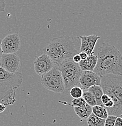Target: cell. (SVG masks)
Instances as JSON below:
<instances>
[{"label": "cell", "mask_w": 122, "mask_h": 126, "mask_svg": "<svg viewBox=\"0 0 122 126\" xmlns=\"http://www.w3.org/2000/svg\"><path fill=\"white\" fill-rule=\"evenodd\" d=\"M70 96L74 99V98H78L82 97L83 94V90L80 87L75 86L73 87L70 89L69 92Z\"/></svg>", "instance_id": "obj_19"}, {"label": "cell", "mask_w": 122, "mask_h": 126, "mask_svg": "<svg viewBox=\"0 0 122 126\" xmlns=\"http://www.w3.org/2000/svg\"><path fill=\"white\" fill-rule=\"evenodd\" d=\"M20 38L17 33L7 35L1 40L2 53H16L20 48Z\"/></svg>", "instance_id": "obj_8"}, {"label": "cell", "mask_w": 122, "mask_h": 126, "mask_svg": "<svg viewBox=\"0 0 122 126\" xmlns=\"http://www.w3.org/2000/svg\"><path fill=\"white\" fill-rule=\"evenodd\" d=\"M41 82L45 89L57 94H61L65 90L61 72L57 65L49 72L41 76Z\"/></svg>", "instance_id": "obj_5"}, {"label": "cell", "mask_w": 122, "mask_h": 126, "mask_svg": "<svg viewBox=\"0 0 122 126\" xmlns=\"http://www.w3.org/2000/svg\"><path fill=\"white\" fill-rule=\"evenodd\" d=\"M88 90L89 92L92 94L96 100L97 104V105H103L101 101V98L103 95V91L101 86H93L89 88Z\"/></svg>", "instance_id": "obj_15"}, {"label": "cell", "mask_w": 122, "mask_h": 126, "mask_svg": "<svg viewBox=\"0 0 122 126\" xmlns=\"http://www.w3.org/2000/svg\"><path fill=\"white\" fill-rule=\"evenodd\" d=\"M23 76L21 73H11L0 67V84L10 89H15L21 85Z\"/></svg>", "instance_id": "obj_6"}, {"label": "cell", "mask_w": 122, "mask_h": 126, "mask_svg": "<svg viewBox=\"0 0 122 126\" xmlns=\"http://www.w3.org/2000/svg\"><path fill=\"white\" fill-rule=\"evenodd\" d=\"M93 72L100 76L122 75V55L114 46L102 43L98 48L97 63Z\"/></svg>", "instance_id": "obj_2"}, {"label": "cell", "mask_w": 122, "mask_h": 126, "mask_svg": "<svg viewBox=\"0 0 122 126\" xmlns=\"http://www.w3.org/2000/svg\"><path fill=\"white\" fill-rule=\"evenodd\" d=\"M6 2L4 0H0V12H2L5 10Z\"/></svg>", "instance_id": "obj_23"}, {"label": "cell", "mask_w": 122, "mask_h": 126, "mask_svg": "<svg viewBox=\"0 0 122 126\" xmlns=\"http://www.w3.org/2000/svg\"><path fill=\"white\" fill-rule=\"evenodd\" d=\"M114 126H122V118L120 116H117L115 119Z\"/></svg>", "instance_id": "obj_24"}, {"label": "cell", "mask_w": 122, "mask_h": 126, "mask_svg": "<svg viewBox=\"0 0 122 126\" xmlns=\"http://www.w3.org/2000/svg\"><path fill=\"white\" fill-rule=\"evenodd\" d=\"M86 102L82 97L78 98H74L72 101V107H82L86 104Z\"/></svg>", "instance_id": "obj_20"}, {"label": "cell", "mask_w": 122, "mask_h": 126, "mask_svg": "<svg viewBox=\"0 0 122 126\" xmlns=\"http://www.w3.org/2000/svg\"><path fill=\"white\" fill-rule=\"evenodd\" d=\"M92 113L97 117L104 119L108 116L107 109L103 105H96L92 107Z\"/></svg>", "instance_id": "obj_16"}, {"label": "cell", "mask_w": 122, "mask_h": 126, "mask_svg": "<svg viewBox=\"0 0 122 126\" xmlns=\"http://www.w3.org/2000/svg\"><path fill=\"white\" fill-rule=\"evenodd\" d=\"M100 86L103 93L114 102L113 107L107 109L108 115L120 116L122 114V75L108 74L103 76Z\"/></svg>", "instance_id": "obj_3"}, {"label": "cell", "mask_w": 122, "mask_h": 126, "mask_svg": "<svg viewBox=\"0 0 122 126\" xmlns=\"http://www.w3.org/2000/svg\"><path fill=\"white\" fill-rule=\"evenodd\" d=\"M58 67L61 72L65 89L70 90L75 86L81 87L79 79L83 71L78 64L73 62L72 59H68L60 63Z\"/></svg>", "instance_id": "obj_4"}, {"label": "cell", "mask_w": 122, "mask_h": 126, "mask_svg": "<svg viewBox=\"0 0 122 126\" xmlns=\"http://www.w3.org/2000/svg\"><path fill=\"white\" fill-rule=\"evenodd\" d=\"M86 121L88 126H104L105 119L98 118L92 113Z\"/></svg>", "instance_id": "obj_17"}, {"label": "cell", "mask_w": 122, "mask_h": 126, "mask_svg": "<svg viewBox=\"0 0 122 126\" xmlns=\"http://www.w3.org/2000/svg\"><path fill=\"white\" fill-rule=\"evenodd\" d=\"M97 63V56L92 54L88 55L85 60H81L78 63L80 68L82 71L87 70L93 72Z\"/></svg>", "instance_id": "obj_12"}, {"label": "cell", "mask_w": 122, "mask_h": 126, "mask_svg": "<svg viewBox=\"0 0 122 126\" xmlns=\"http://www.w3.org/2000/svg\"><path fill=\"white\" fill-rule=\"evenodd\" d=\"M20 59L16 53H2L0 67L11 73H16L20 68Z\"/></svg>", "instance_id": "obj_7"}, {"label": "cell", "mask_w": 122, "mask_h": 126, "mask_svg": "<svg viewBox=\"0 0 122 126\" xmlns=\"http://www.w3.org/2000/svg\"><path fill=\"white\" fill-rule=\"evenodd\" d=\"M111 99V98L108 95H107L106 94H103V95H102V98H101V101H102V104L104 106L105 105L107 102H108Z\"/></svg>", "instance_id": "obj_22"}, {"label": "cell", "mask_w": 122, "mask_h": 126, "mask_svg": "<svg viewBox=\"0 0 122 126\" xmlns=\"http://www.w3.org/2000/svg\"><path fill=\"white\" fill-rule=\"evenodd\" d=\"M72 60H73V62H75V63H77V64H78V63L80 62L81 60L80 56H79V55L78 54L74 55V56H73L72 58Z\"/></svg>", "instance_id": "obj_25"}, {"label": "cell", "mask_w": 122, "mask_h": 126, "mask_svg": "<svg viewBox=\"0 0 122 126\" xmlns=\"http://www.w3.org/2000/svg\"><path fill=\"white\" fill-rule=\"evenodd\" d=\"M82 98H83L84 100L85 101L86 103L87 104L89 105L90 107H94V106L97 105V104L96 100H95L94 96H93L92 94L90 92H89L88 90L83 91Z\"/></svg>", "instance_id": "obj_18"}, {"label": "cell", "mask_w": 122, "mask_h": 126, "mask_svg": "<svg viewBox=\"0 0 122 126\" xmlns=\"http://www.w3.org/2000/svg\"><path fill=\"white\" fill-rule=\"evenodd\" d=\"M76 115L81 119H87L92 113V107L89 105L86 104L82 107H73Z\"/></svg>", "instance_id": "obj_13"}, {"label": "cell", "mask_w": 122, "mask_h": 126, "mask_svg": "<svg viewBox=\"0 0 122 126\" xmlns=\"http://www.w3.org/2000/svg\"><path fill=\"white\" fill-rule=\"evenodd\" d=\"M120 118H122V115H120Z\"/></svg>", "instance_id": "obj_29"}, {"label": "cell", "mask_w": 122, "mask_h": 126, "mask_svg": "<svg viewBox=\"0 0 122 126\" xmlns=\"http://www.w3.org/2000/svg\"><path fill=\"white\" fill-rule=\"evenodd\" d=\"M34 64L35 73L40 76L48 73L55 65L51 58L45 53L36 58Z\"/></svg>", "instance_id": "obj_10"}, {"label": "cell", "mask_w": 122, "mask_h": 126, "mask_svg": "<svg viewBox=\"0 0 122 126\" xmlns=\"http://www.w3.org/2000/svg\"><path fill=\"white\" fill-rule=\"evenodd\" d=\"M17 89H10L6 92L4 95L0 98V102L6 106L9 105H12L16 101L15 96V92Z\"/></svg>", "instance_id": "obj_14"}, {"label": "cell", "mask_w": 122, "mask_h": 126, "mask_svg": "<svg viewBox=\"0 0 122 126\" xmlns=\"http://www.w3.org/2000/svg\"><path fill=\"white\" fill-rule=\"evenodd\" d=\"M6 108V106L5 105H4L3 104L1 103L0 102V113H2L4 111L5 109Z\"/></svg>", "instance_id": "obj_27"}, {"label": "cell", "mask_w": 122, "mask_h": 126, "mask_svg": "<svg viewBox=\"0 0 122 126\" xmlns=\"http://www.w3.org/2000/svg\"><path fill=\"white\" fill-rule=\"evenodd\" d=\"M102 77L94 72L85 70L81 73L79 79L81 88L83 91H86L93 86H100Z\"/></svg>", "instance_id": "obj_9"}, {"label": "cell", "mask_w": 122, "mask_h": 126, "mask_svg": "<svg viewBox=\"0 0 122 126\" xmlns=\"http://www.w3.org/2000/svg\"><path fill=\"white\" fill-rule=\"evenodd\" d=\"M78 55H79V56H80L81 60H85V59L87 58V57L88 56V55H87V53L83 52H80L79 53H78Z\"/></svg>", "instance_id": "obj_26"}, {"label": "cell", "mask_w": 122, "mask_h": 126, "mask_svg": "<svg viewBox=\"0 0 122 126\" xmlns=\"http://www.w3.org/2000/svg\"><path fill=\"white\" fill-rule=\"evenodd\" d=\"M81 39L80 43V52H85L87 55H90L94 53V50L95 48L97 41L100 38V36L95 35H91L86 36H79Z\"/></svg>", "instance_id": "obj_11"}, {"label": "cell", "mask_w": 122, "mask_h": 126, "mask_svg": "<svg viewBox=\"0 0 122 126\" xmlns=\"http://www.w3.org/2000/svg\"><path fill=\"white\" fill-rule=\"evenodd\" d=\"M80 43L79 36L70 37L65 35L52 39L43 48V51L58 66L63 61L72 59L80 52Z\"/></svg>", "instance_id": "obj_1"}, {"label": "cell", "mask_w": 122, "mask_h": 126, "mask_svg": "<svg viewBox=\"0 0 122 126\" xmlns=\"http://www.w3.org/2000/svg\"><path fill=\"white\" fill-rule=\"evenodd\" d=\"M117 117V116L108 115L107 117L105 119L104 126H114Z\"/></svg>", "instance_id": "obj_21"}, {"label": "cell", "mask_w": 122, "mask_h": 126, "mask_svg": "<svg viewBox=\"0 0 122 126\" xmlns=\"http://www.w3.org/2000/svg\"><path fill=\"white\" fill-rule=\"evenodd\" d=\"M1 40H2V39H0V61H1V56H2V49H1Z\"/></svg>", "instance_id": "obj_28"}]
</instances>
